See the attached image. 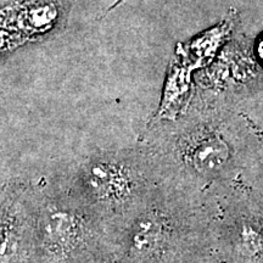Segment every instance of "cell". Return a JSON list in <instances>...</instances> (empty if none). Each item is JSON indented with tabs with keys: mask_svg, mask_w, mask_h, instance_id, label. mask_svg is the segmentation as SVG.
Wrapping results in <instances>:
<instances>
[{
	"mask_svg": "<svg viewBox=\"0 0 263 263\" xmlns=\"http://www.w3.org/2000/svg\"><path fill=\"white\" fill-rule=\"evenodd\" d=\"M160 183L150 156L105 153L81 164L65 189L110 229Z\"/></svg>",
	"mask_w": 263,
	"mask_h": 263,
	"instance_id": "3957f363",
	"label": "cell"
},
{
	"mask_svg": "<svg viewBox=\"0 0 263 263\" xmlns=\"http://www.w3.org/2000/svg\"><path fill=\"white\" fill-rule=\"evenodd\" d=\"M255 51H256V58H257L259 65L263 67V33L258 37L257 42H256Z\"/></svg>",
	"mask_w": 263,
	"mask_h": 263,
	"instance_id": "ba28073f",
	"label": "cell"
},
{
	"mask_svg": "<svg viewBox=\"0 0 263 263\" xmlns=\"http://www.w3.org/2000/svg\"><path fill=\"white\" fill-rule=\"evenodd\" d=\"M192 71L193 68L176 55L170 64L159 108L150 120L149 128L163 121H176L186 110L192 99Z\"/></svg>",
	"mask_w": 263,
	"mask_h": 263,
	"instance_id": "8992f818",
	"label": "cell"
},
{
	"mask_svg": "<svg viewBox=\"0 0 263 263\" xmlns=\"http://www.w3.org/2000/svg\"><path fill=\"white\" fill-rule=\"evenodd\" d=\"M233 28L232 17L223 20L221 24L202 32L185 44H180L177 55L182 58L193 70L205 67L213 60L218 49L224 44Z\"/></svg>",
	"mask_w": 263,
	"mask_h": 263,
	"instance_id": "52a82bcc",
	"label": "cell"
},
{
	"mask_svg": "<svg viewBox=\"0 0 263 263\" xmlns=\"http://www.w3.org/2000/svg\"><path fill=\"white\" fill-rule=\"evenodd\" d=\"M124 2H126V0H117V2H116V3H115V4H114V5H111V6H110V8H108V11H111V10L116 9L118 5H121V4H122V3H124Z\"/></svg>",
	"mask_w": 263,
	"mask_h": 263,
	"instance_id": "9c48e42d",
	"label": "cell"
},
{
	"mask_svg": "<svg viewBox=\"0 0 263 263\" xmlns=\"http://www.w3.org/2000/svg\"><path fill=\"white\" fill-rule=\"evenodd\" d=\"M31 263H115L112 240L66 189H35Z\"/></svg>",
	"mask_w": 263,
	"mask_h": 263,
	"instance_id": "7a4b0ae2",
	"label": "cell"
},
{
	"mask_svg": "<svg viewBox=\"0 0 263 263\" xmlns=\"http://www.w3.org/2000/svg\"><path fill=\"white\" fill-rule=\"evenodd\" d=\"M108 233L115 263H194L203 250L197 194L161 182Z\"/></svg>",
	"mask_w": 263,
	"mask_h": 263,
	"instance_id": "6da1fadb",
	"label": "cell"
},
{
	"mask_svg": "<svg viewBox=\"0 0 263 263\" xmlns=\"http://www.w3.org/2000/svg\"><path fill=\"white\" fill-rule=\"evenodd\" d=\"M70 0H14L2 9V52L47 39L64 28Z\"/></svg>",
	"mask_w": 263,
	"mask_h": 263,
	"instance_id": "277c9868",
	"label": "cell"
},
{
	"mask_svg": "<svg viewBox=\"0 0 263 263\" xmlns=\"http://www.w3.org/2000/svg\"><path fill=\"white\" fill-rule=\"evenodd\" d=\"M35 189L8 184L2 195V263H31Z\"/></svg>",
	"mask_w": 263,
	"mask_h": 263,
	"instance_id": "5b68a950",
	"label": "cell"
}]
</instances>
